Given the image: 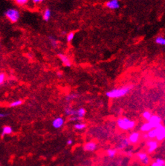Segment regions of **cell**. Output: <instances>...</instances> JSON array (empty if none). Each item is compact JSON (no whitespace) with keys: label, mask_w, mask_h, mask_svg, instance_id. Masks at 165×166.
Wrapping results in <instances>:
<instances>
[{"label":"cell","mask_w":165,"mask_h":166,"mask_svg":"<svg viewBox=\"0 0 165 166\" xmlns=\"http://www.w3.org/2000/svg\"><path fill=\"white\" fill-rule=\"evenodd\" d=\"M142 138H143V139H144V140L149 139L148 136V134L147 133H144L142 134Z\"/></svg>","instance_id":"34"},{"label":"cell","mask_w":165,"mask_h":166,"mask_svg":"<svg viewBox=\"0 0 165 166\" xmlns=\"http://www.w3.org/2000/svg\"><path fill=\"white\" fill-rule=\"evenodd\" d=\"M23 103V101L21 99H18L16 101H14L10 103L9 105L10 108H16V107H18L22 105Z\"/></svg>","instance_id":"23"},{"label":"cell","mask_w":165,"mask_h":166,"mask_svg":"<svg viewBox=\"0 0 165 166\" xmlns=\"http://www.w3.org/2000/svg\"><path fill=\"white\" fill-rule=\"evenodd\" d=\"M97 148V144L94 141H89L84 144V150L88 152H93L96 151Z\"/></svg>","instance_id":"12"},{"label":"cell","mask_w":165,"mask_h":166,"mask_svg":"<svg viewBox=\"0 0 165 166\" xmlns=\"http://www.w3.org/2000/svg\"><path fill=\"white\" fill-rule=\"evenodd\" d=\"M155 43L158 45L165 46V37L158 36L155 39Z\"/></svg>","instance_id":"22"},{"label":"cell","mask_w":165,"mask_h":166,"mask_svg":"<svg viewBox=\"0 0 165 166\" xmlns=\"http://www.w3.org/2000/svg\"><path fill=\"white\" fill-rule=\"evenodd\" d=\"M6 80V75L4 73L1 72L0 73V85H2L4 83Z\"/></svg>","instance_id":"29"},{"label":"cell","mask_w":165,"mask_h":166,"mask_svg":"<svg viewBox=\"0 0 165 166\" xmlns=\"http://www.w3.org/2000/svg\"><path fill=\"white\" fill-rule=\"evenodd\" d=\"M150 166H165V164H160V163H156V161H153L150 164Z\"/></svg>","instance_id":"31"},{"label":"cell","mask_w":165,"mask_h":166,"mask_svg":"<svg viewBox=\"0 0 165 166\" xmlns=\"http://www.w3.org/2000/svg\"><path fill=\"white\" fill-rule=\"evenodd\" d=\"M86 114V110L83 108H80L77 110V113H76V116H77L80 119H82L84 117Z\"/></svg>","instance_id":"17"},{"label":"cell","mask_w":165,"mask_h":166,"mask_svg":"<svg viewBox=\"0 0 165 166\" xmlns=\"http://www.w3.org/2000/svg\"><path fill=\"white\" fill-rule=\"evenodd\" d=\"M43 17L44 20L46 21V22H48V21L50 20L51 17V11L49 8H46V9L44 10Z\"/></svg>","instance_id":"16"},{"label":"cell","mask_w":165,"mask_h":166,"mask_svg":"<svg viewBox=\"0 0 165 166\" xmlns=\"http://www.w3.org/2000/svg\"><path fill=\"white\" fill-rule=\"evenodd\" d=\"M164 127H165V126H164Z\"/></svg>","instance_id":"39"},{"label":"cell","mask_w":165,"mask_h":166,"mask_svg":"<svg viewBox=\"0 0 165 166\" xmlns=\"http://www.w3.org/2000/svg\"><path fill=\"white\" fill-rule=\"evenodd\" d=\"M4 16L12 23L17 22L20 17V13L18 10L10 8L4 12Z\"/></svg>","instance_id":"3"},{"label":"cell","mask_w":165,"mask_h":166,"mask_svg":"<svg viewBox=\"0 0 165 166\" xmlns=\"http://www.w3.org/2000/svg\"><path fill=\"white\" fill-rule=\"evenodd\" d=\"M137 159L142 163L144 165H148L150 163V159L148 154L146 152H138L135 155Z\"/></svg>","instance_id":"4"},{"label":"cell","mask_w":165,"mask_h":166,"mask_svg":"<svg viewBox=\"0 0 165 166\" xmlns=\"http://www.w3.org/2000/svg\"><path fill=\"white\" fill-rule=\"evenodd\" d=\"M65 113L66 115H68V116H76V113H77V110H74L71 107H66L64 109Z\"/></svg>","instance_id":"14"},{"label":"cell","mask_w":165,"mask_h":166,"mask_svg":"<svg viewBox=\"0 0 165 166\" xmlns=\"http://www.w3.org/2000/svg\"><path fill=\"white\" fill-rule=\"evenodd\" d=\"M152 129H153V128H152L151 124H150L148 122H146L142 124L140 126V131L142 132L143 133H148V132H150Z\"/></svg>","instance_id":"13"},{"label":"cell","mask_w":165,"mask_h":166,"mask_svg":"<svg viewBox=\"0 0 165 166\" xmlns=\"http://www.w3.org/2000/svg\"><path fill=\"white\" fill-rule=\"evenodd\" d=\"M15 2L19 6H24L28 3V0H16Z\"/></svg>","instance_id":"28"},{"label":"cell","mask_w":165,"mask_h":166,"mask_svg":"<svg viewBox=\"0 0 165 166\" xmlns=\"http://www.w3.org/2000/svg\"><path fill=\"white\" fill-rule=\"evenodd\" d=\"M117 153V149H107V156L110 157V158H113L116 156Z\"/></svg>","instance_id":"18"},{"label":"cell","mask_w":165,"mask_h":166,"mask_svg":"<svg viewBox=\"0 0 165 166\" xmlns=\"http://www.w3.org/2000/svg\"><path fill=\"white\" fill-rule=\"evenodd\" d=\"M148 122L151 124L153 128H156L158 126L162 124V118L158 115H152Z\"/></svg>","instance_id":"8"},{"label":"cell","mask_w":165,"mask_h":166,"mask_svg":"<svg viewBox=\"0 0 165 166\" xmlns=\"http://www.w3.org/2000/svg\"><path fill=\"white\" fill-rule=\"evenodd\" d=\"M117 124L121 130L126 131V130H130L134 128L136 123L134 120L129 119L128 117H120L117 119Z\"/></svg>","instance_id":"2"},{"label":"cell","mask_w":165,"mask_h":166,"mask_svg":"<svg viewBox=\"0 0 165 166\" xmlns=\"http://www.w3.org/2000/svg\"><path fill=\"white\" fill-rule=\"evenodd\" d=\"M49 40L51 44V45L53 46V47L54 48H56L58 47V41H57L56 38L52 36V35H51V36H49Z\"/></svg>","instance_id":"24"},{"label":"cell","mask_w":165,"mask_h":166,"mask_svg":"<svg viewBox=\"0 0 165 166\" xmlns=\"http://www.w3.org/2000/svg\"><path fill=\"white\" fill-rule=\"evenodd\" d=\"M33 2L34 3L38 4V3H41V2H43V1H42V0H33Z\"/></svg>","instance_id":"36"},{"label":"cell","mask_w":165,"mask_h":166,"mask_svg":"<svg viewBox=\"0 0 165 166\" xmlns=\"http://www.w3.org/2000/svg\"><path fill=\"white\" fill-rule=\"evenodd\" d=\"M69 120L70 121H72V122H76V121H78V120H80V119L78 118V117L76 116H72V117H71L70 118H69Z\"/></svg>","instance_id":"32"},{"label":"cell","mask_w":165,"mask_h":166,"mask_svg":"<svg viewBox=\"0 0 165 166\" xmlns=\"http://www.w3.org/2000/svg\"><path fill=\"white\" fill-rule=\"evenodd\" d=\"M148 136L149 140H154L156 139V136H157V132L156 128H153L148 132Z\"/></svg>","instance_id":"19"},{"label":"cell","mask_w":165,"mask_h":166,"mask_svg":"<svg viewBox=\"0 0 165 166\" xmlns=\"http://www.w3.org/2000/svg\"><path fill=\"white\" fill-rule=\"evenodd\" d=\"M13 132L12 128L9 126H4L2 128V132H1V136H4L5 135H9L11 134Z\"/></svg>","instance_id":"15"},{"label":"cell","mask_w":165,"mask_h":166,"mask_svg":"<svg viewBox=\"0 0 165 166\" xmlns=\"http://www.w3.org/2000/svg\"><path fill=\"white\" fill-rule=\"evenodd\" d=\"M8 113H0V117L1 118H3V117H8Z\"/></svg>","instance_id":"33"},{"label":"cell","mask_w":165,"mask_h":166,"mask_svg":"<svg viewBox=\"0 0 165 166\" xmlns=\"http://www.w3.org/2000/svg\"><path fill=\"white\" fill-rule=\"evenodd\" d=\"M146 145L147 147V152L149 154H152L158 149V142L156 140H148L146 143Z\"/></svg>","instance_id":"5"},{"label":"cell","mask_w":165,"mask_h":166,"mask_svg":"<svg viewBox=\"0 0 165 166\" xmlns=\"http://www.w3.org/2000/svg\"><path fill=\"white\" fill-rule=\"evenodd\" d=\"M154 161H156V163H160V164H165V160L162 158H156Z\"/></svg>","instance_id":"30"},{"label":"cell","mask_w":165,"mask_h":166,"mask_svg":"<svg viewBox=\"0 0 165 166\" xmlns=\"http://www.w3.org/2000/svg\"><path fill=\"white\" fill-rule=\"evenodd\" d=\"M78 96H79V94L77 93H71V94H67V95L66 96V97H65V100H66L67 101H72L73 99H75L78 98Z\"/></svg>","instance_id":"25"},{"label":"cell","mask_w":165,"mask_h":166,"mask_svg":"<svg viewBox=\"0 0 165 166\" xmlns=\"http://www.w3.org/2000/svg\"><path fill=\"white\" fill-rule=\"evenodd\" d=\"M74 37H75V33L73 32H70V33H67V35L66 36L67 42L70 43V42L72 41V40L74 39Z\"/></svg>","instance_id":"27"},{"label":"cell","mask_w":165,"mask_h":166,"mask_svg":"<svg viewBox=\"0 0 165 166\" xmlns=\"http://www.w3.org/2000/svg\"><path fill=\"white\" fill-rule=\"evenodd\" d=\"M130 144V142H129L128 138H124V139H123L121 141L119 145V149H123L127 147H128Z\"/></svg>","instance_id":"20"},{"label":"cell","mask_w":165,"mask_h":166,"mask_svg":"<svg viewBox=\"0 0 165 166\" xmlns=\"http://www.w3.org/2000/svg\"><path fill=\"white\" fill-rule=\"evenodd\" d=\"M58 56L59 57V58L60 59V60L61 61V62L63 63V64L64 65L65 67H71V62L70 60V59L68 56L65 54L63 53H58Z\"/></svg>","instance_id":"11"},{"label":"cell","mask_w":165,"mask_h":166,"mask_svg":"<svg viewBox=\"0 0 165 166\" xmlns=\"http://www.w3.org/2000/svg\"><path fill=\"white\" fill-rule=\"evenodd\" d=\"M105 6L110 10H117L120 8V3L118 0H110L106 2Z\"/></svg>","instance_id":"9"},{"label":"cell","mask_w":165,"mask_h":166,"mask_svg":"<svg viewBox=\"0 0 165 166\" xmlns=\"http://www.w3.org/2000/svg\"><path fill=\"white\" fill-rule=\"evenodd\" d=\"M61 35H67V34L66 33V32H65V31H63V32L61 33Z\"/></svg>","instance_id":"38"},{"label":"cell","mask_w":165,"mask_h":166,"mask_svg":"<svg viewBox=\"0 0 165 166\" xmlns=\"http://www.w3.org/2000/svg\"><path fill=\"white\" fill-rule=\"evenodd\" d=\"M141 115H142V117L145 119L146 121L149 122L150 119H151V117L152 116V113L149 111H144Z\"/></svg>","instance_id":"21"},{"label":"cell","mask_w":165,"mask_h":166,"mask_svg":"<svg viewBox=\"0 0 165 166\" xmlns=\"http://www.w3.org/2000/svg\"><path fill=\"white\" fill-rule=\"evenodd\" d=\"M86 124L84 123H77L74 125V128L78 130H82L86 128Z\"/></svg>","instance_id":"26"},{"label":"cell","mask_w":165,"mask_h":166,"mask_svg":"<svg viewBox=\"0 0 165 166\" xmlns=\"http://www.w3.org/2000/svg\"><path fill=\"white\" fill-rule=\"evenodd\" d=\"M57 76H58V77H61L62 76V75H63V72H61V71H59V72H57Z\"/></svg>","instance_id":"37"},{"label":"cell","mask_w":165,"mask_h":166,"mask_svg":"<svg viewBox=\"0 0 165 166\" xmlns=\"http://www.w3.org/2000/svg\"><path fill=\"white\" fill-rule=\"evenodd\" d=\"M156 130L157 132L156 140L158 142H161L164 140L165 139V127L162 124H160L156 128Z\"/></svg>","instance_id":"6"},{"label":"cell","mask_w":165,"mask_h":166,"mask_svg":"<svg viewBox=\"0 0 165 166\" xmlns=\"http://www.w3.org/2000/svg\"><path fill=\"white\" fill-rule=\"evenodd\" d=\"M66 143L67 145H71L73 144V140L72 139H68L67 140Z\"/></svg>","instance_id":"35"},{"label":"cell","mask_w":165,"mask_h":166,"mask_svg":"<svg viewBox=\"0 0 165 166\" xmlns=\"http://www.w3.org/2000/svg\"><path fill=\"white\" fill-rule=\"evenodd\" d=\"M140 138L141 134L139 132H133L132 133H130L128 138L130 144H135L139 142V140H140Z\"/></svg>","instance_id":"7"},{"label":"cell","mask_w":165,"mask_h":166,"mask_svg":"<svg viewBox=\"0 0 165 166\" xmlns=\"http://www.w3.org/2000/svg\"><path fill=\"white\" fill-rule=\"evenodd\" d=\"M65 120L62 117H57L52 121V126L54 128H61L64 124Z\"/></svg>","instance_id":"10"},{"label":"cell","mask_w":165,"mask_h":166,"mask_svg":"<svg viewBox=\"0 0 165 166\" xmlns=\"http://www.w3.org/2000/svg\"><path fill=\"white\" fill-rule=\"evenodd\" d=\"M132 87L130 85L124 86L118 89H114L111 91H107L105 94L109 99H117L125 96L132 90Z\"/></svg>","instance_id":"1"}]
</instances>
